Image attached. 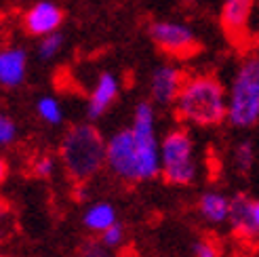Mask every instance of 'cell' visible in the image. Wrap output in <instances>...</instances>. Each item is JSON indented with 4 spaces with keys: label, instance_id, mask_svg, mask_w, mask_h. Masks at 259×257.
I'll list each match as a JSON object with an SVG mask.
<instances>
[{
    "label": "cell",
    "instance_id": "52a82bcc",
    "mask_svg": "<svg viewBox=\"0 0 259 257\" xmlns=\"http://www.w3.org/2000/svg\"><path fill=\"white\" fill-rule=\"evenodd\" d=\"M106 169L122 184H139L137 150L131 126L118 128L106 139Z\"/></svg>",
    "mask_w": 259,
    "mask_h": 257
},
{
    "label": "cell",
    "instance_id": "ffe728a7",
    "mask_svg": "<svg viewBox=\"0 0 259 257\" xmlns=\"http://www.w3.org/2000/svg\"><path fill=\"white\" fill-rule=\"evenodd\" d=\"M55 169H57V158L51 156V154H40L32 162V175L38 179H51L55 175Z\"/></svg>",
    "mask_w": 259,
    "mask_h": 257
},
{
    "label": "cell",
    "instance_id": "277c9868",
    "mask_svg": "<svg viewBox=\"0 0 259 257\" xmlns=\"http://www.w3.org/2000/svg\"><path fill=\"white\" fill-rule=\"evenodd\" d=\"M160 177L169 186L177 188H186L196 182V144L188 128H173L160 139Z\"/></svg>",
    "mask_w": 259,
    "mask_h": 257
},
{
    "label": "cell",
    "instance_id": "ba28073f",
    "mask_svg": "<svg viewBox=\"0 0 259 257\" xmlns=\"http://www.w3.org/2000/svg\"><path fill=\"white\" fill-rule=\"evenodd\" d=\"M66 11L57 0H36L21 15V28L32 38H42L61 30Z\"/></svg>",
    "mask_w": 259,
    "mask_h": 257
},
{
    "label": "cell",
    "instance_id": "9c48e42d",
    "mask_svg": "<svg viewBox=\"0 0 259 257\" xmlns=\"http://www.w3.org/2000/svg\"><path fill=\"white\" fill-rule=\"evenodd\" d=\"M188 78V74L181 70L177 63H160L152 70L150 74V82H148V91H150V101L154 106H160V108H169L175 106L177 95L181 91Z\"/></svg>",
    "mask_w": 259,
    "mask_h": 257
},
{
    "label": "cell",
    "instance_id": "5bb4252c",
    "mask_svg": "<svg viewBox=\"0 0 259 257\" xmlns=\"http://www.w3.org/2000/svg\"><path fill=\"white\" fill-rule=\"evenodd\" d=\"M230 204H232V196H226L219 190H206L196 200V213L200 215V220L204 224H211V226L228 224Z\"/></svg>",
    "mask_w": 259,
    "mask_h": 257
},
{
    "label": "cell",
    "instance_id": "7a4b0ae2",
    "mask_svg": "<svg viewBox=\"0 0 259 257\" xmlns=\"http://www.w3.org/2000/svg\"><path fill=\"white\" fill-rule=\"evenodd\" d=\"M59 162L74 184H89L106 169V137L91 122L72 124L61 137Z\"/></svg>",
    "mask_w": 259,
    "mask_h": 257
},
{
    "label": "cell",
    "instance_id": "d6986e66",
    "mask_svg": "<svg viewBox=\"0 0 259 257\" xmlns=\"http://www.w3.org/2000/svg\"><path fill=\"white\" fill-rule=\"evenodd\" d=\"M19 139V124L7 112H0V150H9Z\"/></svg>",
    "mask_w": 259,
    "mask_h": 257
},
{
    "label": "cell",
    "instance_id": "7402d4cb",
    "mask_svg": "<svg viewBox=\"0 0 259 257\" xmlns=\"http://www.w3.org/2000/svg\"><path fill=\"white\" fill-rule=\"evenodd\" d=\"M192 257H222V249L211 236H200L192 245Z\"/></svg>",
    "mask_w": 259,
    "mask_h": 257
},
{
    "label": "cell",
    "instance_id": "6da1fadb",
    "mask_svg": "<svg viewBox=\"0 0 259 257\" xmlns=\"http://www.w3.org/2000/svg\"><path fill=\"white\" fill-rule=\"evenodd\" d=\"M175 116L192 126L213 128L228 118V89L215 74H190L175 101Z\"/></svg>",
    "mask_w": 259,
    "mask_h": 257
},
{
    "label": "cell",
    "instance_id": "44dd1931",
    "mask_svg": "<svg viewBox=\"0 0 259 257\" xmlns=\"http://www.w3.org/2000/svg\"><path fill=\"white\" fill-rule=\"evenodd\" d=\"M99 238H101V242H103V245H106L110 251L120 249V247L124 245V240H126V230H124V226L118 222V224L110 226L103 234H99Z\"/></svg>",
    "mask_w": 259,
    "mask_h": 257
},
{
    "label": "cell",
    "instance_id": "30bf717a",
    "mask_svg": "<svg viewBox=\"0 0 259 257\" xmlns=\"http://www.w3.org/2000/svg\"><path fill=\"white\" fill-rule=\"evenodd\" d=\"M228 224L234 236L242 240H259V198L238 192L232 196Z\"/></svg>",
    "mask_w": 259,
    "mask_h": 257
},
{
    "label": "cell",
    "instance_id": "ac0fdd59",
    "mask_svg": "<svg viewBox=\"0 0 259 257\" xmlns=\"http://www.w3.org/2000/svg\"><path fill=\"white\" fill-rule=\"evenodd\" d=\"M63 45H66V36H63L61 32L42 36V38H38L36 55H38L40 61H53L63 51Z\"/></svg>",
    "mask_w": 259,
    "mask_h": 257
},
{
    "label": "cell",
    "instance_id": "cb8c5ba5",
    "mask_svg": "<svg viewBox=\"0 0 259 257\" xmlns=\"http://www.w3.org/2000/svg\"><path fill=\"white\" fill-rule=\"evenodd\" d=\"M7 177H9V162H7V158L0 156V184H5Z\"/></svg>",
    "mask_w": 259,
    "mask_h": 257
},
{
    "label": "cell",
    "instance_id": "83f0119b",
    "mask_svg": "<svg viewBox=\"0 0 259 257\" xmlns=\"http://www.w3.org/2000/svg\"><path fill=\"white\" fill-rule=\"evenodd\" d=\"M0 257H5V255H0Z\"/></svg>",
    "mask_w": 259,
    "mask_h": 257
},
{
    "label": "cell",
    "instance_id": "9a60e30c",
    "mask_svg": "<svg viewBox=\"0 0 259 257\" xmlns=\"http://www.w3.org/2000/svg\"><path fill=\"white\" fill-rule=\"evenodd\" d=\"M118 224V211L110 200H97L91 202L82 211V226L91 234H103L110 226Z\"/></svg>",
    "mask_w": 259,
    "mask_h": 257
},
{
    "label": "cell",
    "instance_id": "e0dca14e",
    "mask_svg": "<svg viewBox=\"0 0 259 257\" xmlns=\"http://www.w3.org/2000/svg\"><path fill=\"white\" fill-rule=\"evenodd\" d=\"M255 160H257V150L251 139H240L238 144L232 150V164L238 175L249 177L251 171L255 169Z\"/></svg>",
    "mask_w": 259,
    "mask_h": 257
},
{
    "label": "cell",
    "instance_id": "8992f818",
    "mask_svg": "<svg viewBox=\"0 0 259 257\" xmlns=\"http://www.w3.org/2000/svg\"><path fill=\"white\" fill-rule=\"evenodd\" d=\"M146 34L160 53L173 59H190L200 51V38L186 21L152 19L146 25Z\"/></svg>",
    "mask_w": 259,
    "mask_h": 257
},
{
    "label": "cell",
    "instance_id": "603a6c76",
    "mask_svg": "<svg viewBox=\"0 0 259 257\" xmlns=\"http://www.w3.org/2000/svg\"><path fill=\"white\" fill-rule=\"evenodd\" d=\"M110 249L103 245L101 238H87L80 245V257H110Z\"/></svg>",
    "mask_w": 259,
    "mask_h": 257
},
{
    "label": "cell",
    "instance_id": "f1b7e54d",
    "mask_svg": "<svg viewBox=\"0 0 259 257\" xmlns=\"http://www.w3.org/2000/svg\"><path fill=\"white\" fill-rule=\"evenodd\" d=\"M257 3H259V0H257Z\"/></svg>",
    "mask_w": 259,
    "mask_h": 257
},
{
    "label": "cell",
    "instance_id": "4fadbf2b",
    "mask_svg": "<svg viewBox=\"0 0 259 257\" xmlns=\"http://www.w3.org/2000/svg\"><path fill=\"white\" fill-rule=\"evenodd\" d=\"M257 0H222L219 23L232 42L244 40L249 32V19Z\"/></svg>",
    "mask_w": 259,
    "mask_h": 257
},
{
    "label": "cell",
    "instance_id": "3957f363",
    "mask_svg": "<svg viewBox=\"0 0 259 257\" xmlns=\"http://www.w3.org/2000/svg\"><path fill=\"white\" fill-rule=\"evenodd\" d=\"M228 89L226 122L240 131L259 126V51H249L238 61Z\"/></svg>",
    "mask_w": 259,
    "mask_h": 257
},
{
    "label": "cell",
    "instance_id": "7c38bea8",
    "mask_svg": "<svg viewBox=\"0 0 259 257\" xmlns=\"http://www.w3.org/2000/svg\"><path fill=\"white\" fill-rule=\"evenodd\" d=\"M30 55L19 45L0 47V89H19L28 80Z\"/></svg>",
    "mask_w": 259,
    "mask_h": 257
},
{
    "label": "cell",
    "instance_id": "d4e9b609",
    "mask_svg": "<svg viewBox=\"0 0 259 257\" xmlns=\"http://www.w3.org/2000/svg\"><path fill=\"white\" fill-rule=\"evenodd\" d=\"M7 238H9V232H7V228L3 226V222H0V245H3Z\"/></svg>",
    "mask_w": 259,
    "mask_h": 257
},
{
    "label": "cell",
    "instance_id": "8fae6325",
    "mask_svg": "<svg viewBox=\"0 0 259 257\" xmlns=\"http://www.w3.org/2000/svg\"><path fill=\"white\" fill-rule=\"evenodd\" d=\"M120 97V78L110 70L99 72L87 99V118L89 122H97L110 112V108Z\"/></svg>",
    "mask_w": 259,
    "mask_h": 257
},
{
    "label": "cell",
    "instance_id": "484cf974",
    "mask_svg": "<svg viewBox=\"0 0 259 257\" xmlns=\"http://www.w3.org/2000/svg\"><path fill=\"white\" fill-rule=\"evenodd\" d=\"M7 211H9V209H7V202L0 198V222H3V217L7 215Z\"/></svg>",
    "mask_w": 259,
    "mask_h": 257
},
{
    "label": "cell",
    "instance_id": "5b68a950",
    "mask_svg": "<svg viewBox=\"0 0 259 257\" xmlns=\"http://www.w3.org/2000/svg\"><path fill=\"white\" fill-rule=\"evenodd\" d=\"M131 131L137 150L139 184L160 177V137L156 131V106L150 99L137 101L133 108Z\"/></svg>",
    "mask_w": 259,
    "mask_h": 257
},
{
    "label": "cell",
    "instance_id": "2e32d148",
    "mask_svg": "<svg viewBox=\"0 0 259 257\" xmlns=\"http://www.w3.org/2000/svg\"><path fill=\"white\" fill-rule=\"evenodd\" d=\"M34 110H36V116L49 126H59V124H63V120H66V110H63V104L55 95L38 97Z\"/></svg>",
    "mask_w": 259,
    "mask_h": 257
},
{
    "label": "cell",
    "instance_id": "4316f807",
    "mask_svg": "<svg viewBox=\"0 0 259 257\" xmlns=\"http://www.w3.org/2000/svg\"><path fill=\"white\" fill-rule=\"evenodd\" d=\"M179 3L184 5V7H196V5H198V0H179Z\"/></svg>",
    "mask_w": 259,
    "mask_h": 257
}]
</instances>
